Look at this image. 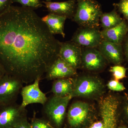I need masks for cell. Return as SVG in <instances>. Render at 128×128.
<instances>
[{
    "label": "cell",
    "mask_w": 128,
    "mask_h": 128,
    "mask_svg": "<svg viewBox=\"0 0 128 128\" xmlns=\"http://www.w3.org/2000/svg\"><path fill=\"white\" fill-rule=\"evenodd\" d=\"M110 72L112 73L115 80L123 79L126 76V69L124 66L115 65L110 68Z\"/></svg>",
    "instance_id": "cell-22"
},
{
    "label": "cell",
    "mask_w": 128,
    "mask_h": 128,
    "mask_svg": "<svg viewBox=\"0 0 128 128\" xmlns=\"http://www.w3.org/2000/svg\"><path fill=\"white\" fill-rule=\"evenodd\" d=\"M90 109L89 104L85 102L77 101L72 103L67 113L69 125L72 128L81 125L88 117Z\"/></svg>",
    "instance_id": "cell-12"
},
{
    "label": "cell",
    "mask_w": 128,
    "mask_h": 128,
    "mask_svg": "<svg viewBox=\"0 0 128 128\" xmlns=\"http://www.w3.org/2000/svg\"><path fill=\"white\" fill-rule=\"evenodd\" d=\"M118 102L116 98L109 95L100 102V109L104 128H116Z\"/></svg>",
    "instance_id": "cell-8"
},
{
    "label": "cell",
    "mask_w": 128,
    "mask_h": 128,
    "mask_svg": "<svg viewBox=\"0 0 128 128\" xmlns=\"http://www.w3.org/2000/svg\"><path fill=\"white\" fill-rule=\"evenodd\" d=\"M12 128H32L30 124L26 118H24L18 122Z\"/></svg>",
    "instance_id": "cell-26"
},
{
    "label": "cell",
    "mask_w": 128,
    "mask_h": 128,
    "mask_svg": "<svg viewBox=\"0 0 128 128\" xmlns=\"http://www.w3.org/2000/svg\"><path fill=\"white\" fill-rule=\"evenodd\" d=\"M102 40L99 28L80 27L70 40L82 48H97Z\"/></svg>",
    "instance_id": "cell-6"
},
{
    "label": "cell",
    "mask_w": 128,
    "mask_h": 128,
    "mask_svg": "<svg viewBox=\"0 0 128 128\" xmlns=\"http://www.w3.org/2000/svg\"><path fill=\"white\" fill-rule=\"evenodd\" d=\"M118 128H126V127H124V126H121V127H118Z\"/></svg>",
    "instance_id": "cell-31"
},
{
    "label": "cell",
    "mask_w": 128,
    "mask_h": 128,
    "mask_svg": "<svg viewBox=\"0 0 128 128\" xmlns=\"http://www.w3.org/2000/svg\"><path fill=\"white\" fill-rule=\"evenodd\" d=\"M126 113H127V114H128V106H127V108H126Z\"/></svg>",
    "instance_id": "cell-30"
},
{
    "label": "cell",
    "mask_w": 128,
    "mask_h": 128,
    "mask_svg": "<svg viewBox=\"0 0 128 128\" xmlns=\"http://www.w3.org/2000/svg\"><path fill=\"white\" fill-rule=\"evenodd\" d=\"M30 125L32 128H54L48 120L40 118H34Z\"/></svg>",
    "instance_id": "cell-23"
},
{
    "label": "cell",
    "mask_w": 128,
    "mask_h": 128,
    "mask_svg": "<svg viewBox=\"0 0 128 128\" xmlns=\"http://www.w3.org/2000/svg\"><path fill=\"white\" fill-rule=\"evenodd\" d=\"M114 8L123 15L128 22V0H120L118 3L113 4Z\"/></svg>",
    "instance_id": "cell-21"
},
{
    "label": "cell",
    "mask_w": 128,
    "mask_h": 128,
    "mask_svg": "<svg viewBox=\"0 0 128 128\" xmlns=\"http://www.w3.org/2000/svg\"><path fill=\"white\" fill-rule=\"evenodd\" d=\"M107 61L97 48H82L80 67L90 71L105 68Z\"/></svg>",
    "instance_id": "cell-9"
},
{
    "label": "cell",
    "mask_w": 128,
    "mask_h": 128,
    "mask_svg": "<svg viewBox=\"0 0 128 128\" xmlns=\"http://www.w3.org/2000/svg\"><path fill=\"white\" fill-rule=\"evenodd\" d=\"M45 74V78L48 80L72 78L76 74V70L58 57L49 66Z\"/></svg>",
    "instance_id": "cell-13"
},
{
    "label": "cell",
    "mask_w": 128,
    "mask_h": 128,
    "mask_svg": "<svg viewBox=\"0 0 128 128\" xmlns=\"http://www.w3.org/2000/svg\"><path fill=\"white\" fill-rule=\"evenodd\" d=\"M104 86L99 78L91 76H83L74 79L72 98H92L100 96Z\"/></svg>",
    "instance_id": "cell-4"
},
{
    "label": "cell",
    "mask_w": 128,
    "mask_h": 128,
    "mask_svg": "<svg viewBox=\"0 0 128 128\" xmlns=\"http://www.w3.org/2000/svg\"><path fill=\"white\" fill-rule=\"evenodd\" d=\"M128 32V24L124 20L114 27L101 31L102 40L118 44H121Z\"/></svg>",
    "instance_id": "cell-16"
},
{
    "label": "cell",
    "mask_w": 128,
    "mask_h": 128,
    "mask_svg": "<svg viewBox=\"0 0 128 128\" xmlns=\"http://www.w3.org/2000/svg\"><path fill=\"white\" fill-rule=\"evenodd\" d=\"M123 20L114 8L110 12H103L100 18V22L103 30H107L119 25Z\"/></svg>",
    "instance_id": "cell-19"
},
{
    "label": "cell",
    "mask_w": 128,
    "mask_h": 128,
    "mask_svg": "<svg viewBox=\"0 0 128 128\" xmlns=\"http://www.w3.org/2000/svg\"><path fill=\"white\" fill-rule=\"evenodd\" d=\"M41 18L51 34L54 35L60 34L63 38H65L64 26L67 19L66 18L49 13Z\"/></svg>",
    "instance_id": "cell-17"
},
{
    "label": "cell",
    "mask_w": 128,
    "mask_h": 128,
    "mask_svg": "<svg viewBox=\"0 0 128 128\" xmlns=\"http://www.w3.org/2000/svg\"><path fill=\"white\" fill-rule=\"evenodd\" d=\"M124 52L128 60V38H127L124 44Z\"/></svg>",
    "instance_id": "cell-29"
},
{
    "label": "cell",
    "mask_w": 128,
    "mask_h": 128,
    "mask_svg": "<svg viewBox=\"0 0 128 128\" xmlns=\"http://www.w3.org/2000/svg\"><path fill=\"white\" fill-rule=\"evenodd\" d=\"M107 86L108 89L114 91H122L125 89V87L122 83L115 80L110 81L108 82Z\"/></svg>",
    "instance_id": "cell-24"
},
{
    "label": "cell",
    "mask_w": 128,
    "mask_h": 128,
    "mask_svg": "<svg viewBox=\"0 0 128 128\" xmlns=\"http://www.w3.org/2000/svg\"><path fill=\"white\" fill-rule=\"evenodd\" d=\"M12 2L19 3L23 7L33 9L40 8L43 6L41 0H12Z\"/></svg>",
    "instance_id": "cell-20"
},
{
    "label": "cell",
    "mask_w": 128,
    "mask_h": 128,
    "mask_svg": "<svg viewBox=\"0 0 128 128\" xmlns=\"http://www.w3.org/2000/svg\"><path fill=\"white\" fill-rule=\"evenodd\" d=\"M46 2H50V1H51V0H46Z\"/></svg>",
    "instance_id": "cell-32"
},
{
    "label": "cell",
    "mask_w": 128,
    "mask_h": 128,
    "mask_svg": "<svg viewBox=\"0 0 128 128\" xmlns=\"http://www.w3.org/2000/svg\"><path fill=\"white\" fill-rule=\"evenodd\" d=\"M82 48L71 40L60 42L58 57L76 70L80 67Z\"/></svg>",
    "instance_id": "cell-11"
},
{
    "label": "cell",
    "mask_w": 128,
    "mask_h": 128,
    "mask_svg": "<svg viewBox=\"0 0 128 128\" xmlns=\"http://www.w3.org/2000/svg\"><path fill=\"white\" fill-rule=\"evenodd\" d=\"M103 13L100 4L95 0H77L72 20L82 27L99 28Z\"/></svg>",
    "instance_id": "cell-2"
},
{
    "label": "cell",
    "mask_w": 128,
    "mask_h": 128,
    "mask_svg": "<svg viewBox=\"0 0 128 128\" xmlns=\"http://www.w3.org/2000/svg\"><path fill=\"white\" fill-rule=\"evenodd\" d=\"M41 80L37 79L32 84L22 88L20 94L22 98L21 105L22 107L26 108L28 105L32 104H39L43 106L48 100L46 94L40 88Z\"/></svg>",
    "instance_id": "cell-10"
},
{
    "label": "cell",
    "mask_w": 128,
    "mask_h": 128,
    "mask_svg": "<svg viewBox=\"0 0 128 128\" xmlns=\"http://www.w3.org/2000/svg\"><path fill=\"white\" fill-rule=\"evenodd\" d=\"M107 62L120 65L123 60L121 44L114 43L102 40L97 48Z\"/></svg>",
    "instance_id": "cell-15"
},
{
    "label": "cell",
    "mask_w": 128,
    "mask_h": 128,
    "mask_svg": "<svg viewBox=\"0 0 128 128\" xmlns=\"http://www.w3.org/2000/svg\"><path fill=\"white\" fill-rule=\"evenodd\" d=\"M60 44L34 9L11 6L0 14V63L23 83L42 80Z\"/></svg>",
    "instance_id": "cell-1"
},
{
    "label": "cell",
    "mask_w": 128,
    "mask_h": 128,
    "mask_svg": "<svg viewBox=\"0 0 128 128\" xmlns=\"http://www.w3.org/2000/svg\"><path fill=\"white\" fill-rule=\"evenodd\" d=\"M74 84V79L72 78L55 80L53 82L50 92L57 96H72Z\"/></svg>",
    "instance_id": "cell-18"
},
{
    "label": "cell",
    "mask_w": 128,
    "mask_h": 128,
    "mask_svg": "<svg viewBox=\"0 0 128 128\" xmlns=\"http://www.w3.org/2000/svg\"><path fill=\"white\" fill-rule=\"evenodd\" d=\"M27 110L16 102L0 106V128H12L18 122L26 118Z\"/></svg>",
    "instance_id": "cell-7"
},
{
    "label": "cell",
    "mask_w": 128,
    "mask_h": 128,
    "mask_svg": "<svg viewBox=\"0 0 128 128\" xmlns=\"http://www.w3.org/2000/svg\"><path fill=\"white\" fill-rule=\"evenodd\" d=\"M42 2L49 13L72 20L75 14L77 0H68L62 2L43 1Z\"/></svg>",
    "instance_id": "cell-14"
},
{
    "label": "cell",
    "mask_w": 128,
    "mask_h": 128,
    "mask_svg": "<svg viewBox=\"0 0 128 128\" xmlns=\"http://www.w3.org/2000/svg\"><path fill=\"white\" fill-rule=\"evenodd\" d=\"M23 84L21 80L6 74L0 80V106L16 103Z\"/></svg>",
    "instance_id": "cell-5"
},
{
    "label": "cell",
    "mask_w": 128,
    "mask_h": 128,
    "mask_svg": "<svg viewBox=\"0 0 128 128\" xmlns=\"http://www.w3.org/2000/svg\"><path fill=\"white\" fill-rule=\"evenodd\" d=\"M72 96L65 97L53 96L48 98L43 106V112L54 128L62 126L66 114V110Z\"/></svg>",
    "instance_id": "cell-3"
},
{
    "label": "cell",
    "mask_w": 128,
    "mask_h": 128,
    "mask_svg": "<svg viewBox=\"0 0 128 128\" xmlns=\"http://www.w3.org/2000/svg\"><path fill=\"white\" fill-rule=\"evenodd\" d=\"M89 128H104L102 121H98L94 122Z\"/></svg>",
    "instance_id": "cell-27"
},
{
    "label": "cell",
    "mask_w": 128,
    "mask_h": 128,
    "mask_svg": "<svg viewBox=\"0 0 128 128\" xmlns=\"http://www.w3.org/2000/svg\"><path fill=\"white\" fill-rule=\"evenodd\" d=\"M12 3V0H0V14L6 11Z\"/></svg>",
    "instance_id": "cell-25"
},
{
    "label": "cell",
    "mask_w": 128,
    "mask_h": 128,
    "mask_svg": "<svg viewBox=\"0 0 128 128\" xmlns=\"http://www.w3.org/2000/svg\"><path fill=\"white\" fill-rule=\"evenodd\" d=\"M6 74V70L2 65L0 63V80Z\"/></svg>",
    "instance_id": "cell-28"
}]
</instances>
